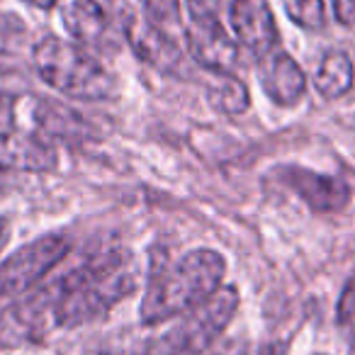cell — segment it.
Wrapping results in <instances>:
<instances>
[{
  "instance_id": "cell-1",
  "label": "cell",
  "mask_w": 355,
  "mask_h": 355,
  "mask_svg": "<svg viewBox=\"0 0 355 355\" xmlns=\"http://www.w3.org/2000/svg\"><path fill=\"white\" fill-rule=\"evenodd\" d=\"M137 290L132 258L119 248H105L54 280V324L76 329L103 316Z\"/></svg>"
},
{
  "instance_id": "cell-2",
  "label": "cell",
  "mask_w": 355,
  "mask_h": 355,
  "mask_svg": "<svg viewBox=\"0 0 355 355\" xmlns=\"http://www.w3.org/2000/svg\"><path fill=\"white\" fill-rule=\"evenodd\" d=\"M227 263L212 248L185 253L175 263H153L141 302L144 324H161L195 309L222 285Z\"/></svg>"
},
{
  "instance_id": "cell-3",
  "label": "cell",
  "mask_w": 355,
  "mask_h": 355,
  "mask_svg": "<svg viewBox=\"0 0 355 355\" xmlns=\"http://www.w3.org/2000/svg\"><path fill=\"white\" fill-rule=\"evenodd\" d=\"M32 54L42 80L61 95L78 100H107L117 93L114 76L83 46L59 37H44L37 42Z\"/></svg>"
},
{
  "instance_id": "cell-4",
  "label": "cell",
  "mask_w": 355,
  "mask_h": 355,
  "mask_svg": "<svg viewBox=\"0 0 355 355\" xmlns=\"http://www.w3.org/2000/svg\"><path fill=\"white\" fill-rule=\"evenodd\" d=\"M239 309L236 287H222L209 300L185 311L183 319L146 343L141 355H200L217 340Z\"/></svg>"
},
{
  "instance_id": "cell-5",
  "label": "cell",
  "mask_w": 355,
  "mask_h": 355,
  "mask_svg": "<svg viewBox=\"0 0 355 355\" xmlns=\"http://www.w3.org/2000/svg\"><path fill=\"white\" fill-rule=\"evenodd\" d=\"M71 251V243L61 234H49L22 246L0 263V306L25 295Z\"/></svg>"
},
{
  "instance_id": "cell-6",
  "label": "cell",
  "mask_w": 355,
  "mask_h": 355,
  "mask_svg": "<svg viewBox=\"0 0 355 355\" xmlns=\"http://www.w3.org/2000/svg\"><path fill=\"white\" fill-rule=\"evenodd\" d=\"M275 175L314 212H340L350 202V188L336 175H324L300 166H282L275 171Z\"/></svg>"
},
{
  "instance_id": "cell-7",
  "label": "cell",
  "mask_w": 355,
  "mask_h": 355,
  "mask_svg": "<svg viewBox=\"0 0 355 355\" xmlns=\"http://www.w3.org/2000/svg\"><path fill=\"white\" fill-rule=\"evenodd\" d=\"M127 40L129 46L134 49V54L141 61H146L148 66L163 71V73L171 76H180L185 73V61H183V51L171 37L163 30H158L153 22L148 20H139L137 15H132L127 20Z\"/></svg>"
},
{
  "instance_id": "cell-8",
  "label": "cell",
  "mask_w": 355,
  "mask_h": 355,
  "mask_svg": "<svg viewBox=\"0 0 355 355\" xmlns=\"http://www.w3.org/2000/svg\"><path fill=\"white\" fill-rule=\"evenodd\" d=\"M232 27L239 42L248 46L258 59L275 51L280 44V30L266 0H234Z\"/></svg>"
},
{
  "instance_id": "cell-9",
  "label": "cell",
  "mask_w": 355,
  "mask_h": 355,
  "mask_svg": "<svg viewBox=\"0 0 355 355\" xmlns=\"http://www.w3.org/2000/svg\"><path fill=\"white\" fill-rule=\"evenodd\" d=\"M185 42H188V51L195 64H200L205 71H212L214 76L232 73L239 61V46L227 35L222 22H214V25H188Z\"/></svg>"
},
{
  "instance_id": "cell-10",
  "label": "cell",
  "mask_w": 355,
  "mask_h": 355,
  "mask_svg": "<svg viewBox=\"0 0 355 355\" xmlns=\"http://www.w3.org/2000/svg\"><path fill=\"white\" fill-rule=\"evenodd\" d=\"M261 85L275 105L292 107L302 100L306 90V76L287 51H270L261 59Z\"/></svg>"
},
{
  "instance_id": "cell-11",
  "label": "cell",
  "mask_w": 355,
  "mask_h": 355,
  "mask_svg": "<svg viewBox=\"0 0 355 355\" xmlns=\"http://www.w3.org/2000/svg\"><path fill=\"white\" fill-rule=\"evenodd\" d=\"M56 166V151L37 134L0 132V171L44 173Z\"/></svg>"
},
{
  "instance_id": "cell-12",
  "label": "cell",
  "mask_w": 355,
  "mask_h": 355,
  "mask_svg": "<svg viewBox=\"0 0 355 355\" xmlns=\"http://www.w3.org/2000/svg\"><path fill=\"white\" fill-rule=\"evenodd\" d=\"M30 119L37 129V137L46 139H83L88 124L76 110L54 100H30Z\"/></svg>"
},
{
  "instance_id": "cell-13",
  "label": "cell",
  "mask_w": 355,
  "mask_h": 355,
  "mask_svg": "<svg viewBox=\"0 0 355 355\" xmlns=\"http://www.w3.org/2000/svg\"><path fill=\"white\" fill-rule=\"evenodd\" d=\"M64 25L85 46H105L110 40V20L95 0H71L64 8Z\"/></svg>"
},
{
  "instance_id": "cell-14",
  "label": "cell",
  "mask_w": 355,
  "mask_h": 355,
  "mask_svg": "<svg viewBox=\"0 0 355 355\" xmlns=\"http://www.w3.org/2000/svg\"><path fill=\"white\" fill-rule=\"evenodd\" d=\"M314 83L316 90L329 100L345 95L353 88V61H350V56L338 49L326 51L321 64L316 66Z\"/></svg>"
},
{
  "instance_id": "cell-15",
  "label": "cell",
  "mask_w": 355,
  "mask_h": 355,
  "mask_svg": "<svg viewBox=\"0 0 355 355\" xmlns=\"http://www.w3.org/2000/svg\"><path fill=\"white\" fill-rule=\"evenodd\" d=\"M207 98L217 112L229 114V117H239L251 107V98H248V88L243 85L241 78L234 73H219L214 83H209Z\"/></svg>"
},
{
  "instance_id": "cell-16",
  "label": "cell",
  "mask_w": 355,
  "mask_h": 355,
  "mask_svg": "<svg viewBox=\"0 0 355 355\" xmlns=\"http://www.w3.org/2000/svg\"><path fill=\"white\" fill-rule=\"evenodd\" d=\"M282 3L287 17L304 30H321L326 25L324 0H282Z\"/></svg>"
},
{
  "instance_id": "cell-17",
  "label": "cell",
  "mask_w": 355,
  "mask_h": 355,
  "mask_svg": "<svg viewBox=\"0 0 355 355\" xmlns=\"http://www.w3.org/2000/svg\"><path fill=\"white\" fill-rule=\"evenodd\" d=\"M190 25H214L219 22L222 0H185Z\"/></svg>"
},
{
  "instance_id": "cell-18",
  "label": "cell",
  "mask_w": 355,
  "mask_h": 355,
  "mask_svg": "<svg viewBox=\"0 0 355 355\" xmlns=\"http://www.w3.org/2000/svg\"><path fill=\"white\" fill-rule=\"evenodd\" d=\"M336 319H338L340 329H345L348 334H355V275L345 282L343 292H340Z\"/></svg>"
},
{
  "instance_id": "cell-19",
  "label": "cell",
  "mask_w": 355,
  "mask_h": 355,
  "mask_svg": "<svg viewBox=\"0 0 355 355\" xmlns=\"http://www.w3.org/2000/svg\"><path fill=\"white\" fill-rule=\"evenodd\" d=\"M148 22L158 27V22H178L180 15V3L178 0H141Z\"/></svg>"
},
{
  "instance_id": "cell-20",
  "label": "cell",
  "mask_w": 355,
  "mask_h": 355,
  "mask_svg": "<svg viewBox=\"0 0 355 355\" xmlns=\"http://www.w3.org/2000/svg\"><path fill=\"white\" fill-rule=\"evenodd\" d=\"M334 12L338 22L355 25V0H334Z\"/></svg>"
},
{
  "instance_id": "cell-21",
  "label": "cell",
  "mask_w": 355,
  "mask_h": 355,
  "mask_svg": "<svg viewBox=\"0 0 355 355\" xmlns=\"http://www.w3.org/2000/svg\"><path fill=\"white\" fill-rule=\"evenodd\" d=\"M8 241H10V219L0 217V251L8 246Z\"/></svg>"
},
{
  "instance_id": "cell-22",
  "label": "cell",
  "mask_w": 355,
  "mask_h": 355,
  "mask_svg": "<svg viewBox=\"0 0 355 355\" xmlns=\"http://www.w3.org/2000/svg\"><path fill=\"white\" fill-rule=\"evenodd\" d=\"M25 3H30V6H35V8H42V10H49L59 0H25Z\"/></svg>"
},
{
  "instance_id": "cell-23",
  "label": "cell",
  "mask_w": 355,
  "mask_h": 355,
  "mask_svg": "<svg viewBox=\"0 0 355 355\" xmlns=\"http://www.w3.org/2000/svg\"><path fill=\"white\" fill-rule=\"evenodd\" d=\"M85 355H107V353H103V350H90V353H85Z\"/></svg>"
},
{
  "instance_id": "cell-24",
  "label": "cell",
  "mask_w": 355,
  "mask_h": 355,
  "mask_svg": "<svg viewBox=\"0 0 355 355\" xmlns=\"http://www.w3.org/2000/svg\"><path fill=\"white\" fill-rule=\"evenodd\" d=\"M319 355H324V353H319Z\"/></svg>"
}]
</instances>
